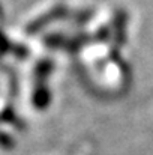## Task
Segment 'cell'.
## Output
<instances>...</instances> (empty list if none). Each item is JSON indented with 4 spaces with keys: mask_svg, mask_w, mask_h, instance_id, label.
<instances>
[{
    "mask_svg": "<svg viewBox=\"0 0 153 155\" xmlns=\"http://www.w3.org/2000/svg\"><path fill=\"white\" fill-rule=\"evenodd\" d=\"M51 69H53V63L48 59H44L36 68V91H35V98L33 100H35V104L38 107H44L50 101L45 78L50 75Z\"/></svg>",
    "mask_w": 153,
    "mask_h": 155,
    "instance_id": "1",
    "label": "cell"
},
{
    "mask_svg": "<svg viewBox=\"0 0 153 155\" xmlns=\"http://www.w3.org/2000/svg\"><path fill=\"white\" fill-rule=\"evenodd\" d=\"M66 17H69V9H68L66 6H63V5H59V6L53 8L51 11H48L47 14H44V15L38 17L36 20H33V21L27 26L26 32L30 33V35L38 33L41 29H44V27L48 26L50 23L56 21V20H60V18H66Z\"/></svg>",
    "mask_w": 153,
    "mask_h": 155,
    "instance_id": "2",
    "label": "cell"
}]
</instances>
